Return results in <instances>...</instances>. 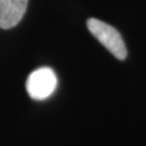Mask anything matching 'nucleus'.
I'll list each match as a JSON object with an SVG mask.
<instances>
[{"label":"nucleus","instance_id":"obj_1","mask_svg":"<svg viewBox=\"0 0 146 146\" xmlns=\"http://www.w3.org/2000/svg\"><path fill=\"white\" fill-rule=\"evenodd\" d=\"M89 31L118 60L127 58V48L119 31L110 24L98 19H89L87 21Z\"/></svg>","mask_w":146,"mask_h":146},{"label":"nucleus","instance_id":"obj_2","mask_svg":"<svg viewBox=\"0 0 146 146\" xmlns=\"http://www.w3.org/2000/svg\"><path fill=\"white\" fill-rule=\"evenodd\" d=\"M58 86L56 75L50 67H40L28 76L26 90L33 100L42 101L49 98Z\"/></svg>","mask_w":146,"mask_h":146},{"label":"nucleus","instance_id":"obj_3","mask_svg":"<svg viewBox=\"0 0 146 146\" xmlns=\"http://www.w3.org/2000/svg\"><path fill=\"white\" fill-rule=\"evenodd\" d=\"M28 0H0V28L16 26L25 14Z\"/></svg>","mask_w":146,"mask_h":146}]
</instances>
